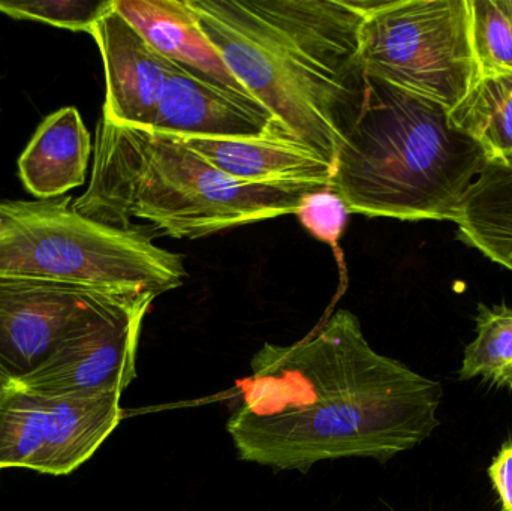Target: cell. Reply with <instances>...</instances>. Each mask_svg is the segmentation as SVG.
<instances>
[{
	"label": "cell",
	"instance_id": "obj_1",
	"mask_svg": "<svg viewBox=\"0 0 512 511\" xmlns=\"http://www.w3.org/2000/svg\"><path fill=\"white\" fill-rule=\"evenodd\" d=\"M227 423L240 459L307 473L319 462H387L439 426L441 383L373 350L339 309L300 341L264 344Z\"/></svg>",
	"mask_w": 512,
	"mask_h": 511
},
{
	"label": "cell",
	"instance_id": "obj_2",
	"mask_svg": "<svg viewBox=\"0 0 512 511\" xmlns=\"http://www.w3.org/2000/svg\"><path fill=\"white\" fill-rule=\"evenodd\" d=\"M225 66L277 125L331 165L360 114L366 0H188Z\"/></svg>",
	"mask_w": 512,
	"mask_h": 511
},
{
	"label": "cell",
	"instance_id": "obj_3",
	"mask_svg": "<svg viewBox=\"0 0 512 511\" xmlns=\"http://www.w3.org/2000/svg\"><path fill=\"white\" fill-rule=\"evenodd\" d=\"M324 188L246 185L225 176L176 135L102 116L89 186L72 209L150 240H195L295 215L307 194Z\"/></svg>",
	"mask_w": 512,
	"mask_h": 511
},
{
	"label": "cell",
	"instance_id": "obj_4",
	"mask_svg": "<svg viewBox=\"0 0 512 511\" xmlns=\"http://www.w3.org/2000/svg\"><path fill=\"white\" fill-rule=\"evenodd\" d=\"M489 159L447 108L367 77L360 114L337 149L331 189L351 215L454 222Z\"/></svg>",
	"mask_w": 512,
	"mask_h": 511
},
{
	"label": "cell",
	"instance_id": "obj_5",
	"mask_svg": "<svg viewBox=\"0 0 512 511\" xmlns=\"http://www.w3.org/2000/svg\"><path fill=\"white\" fill-rule=\"evenodd\" d=\"M72 201H0V276L155 299L182 287L183 255L86 218Z\"/></svg>",
	"mask_w": 512,
	"mask_h": 511
},
{
	"label": "cell",
	"instance_id": "obj_6",
	"mask_svg": "<svg viewBox=\"0 0 512 511\" xmlns=\"http://www.w3.org/2000/svg\"><path fill=\"white\" fill-rule=\"evenodd\" d=\"M360 57L366 77L453 111L480 81L469 0H366Z\"/></svg>",
	"mask_w": 512,
	"mask_h": 511
},
{
	"label": "cell",
	"instance_id": "obj_7",
	"mask_svg": "<svg viewBox=\"0 0 512 511\" xmlns=\"http://www.w3.org/2000/svg\"><path fill=\"white\" fill-rule=\"evenodd\" d=\"M120 396L44 395L12 383L0 395V470L68 476L116 431Z\"/></svg>",
	"mask_w": 512,
	"mask_h": 511
},
{
	"label": "cell",
	"instance_id": "obj_8",
	"mask_svg": "<svg viewBox=\"0 0 512 511\" xmlns=\"http://www.w3.org/2000/svg\"><path fill=\"white\" fill-rule=\"evenodd\" d=\"M153 300L114 294L15 386L44 395H122L137 377L141 327Z\"/></svg>",
	"mask_w": 512,
	"mask_h": 511
},
{
	"label": "cell",
	"instance_id": "obj_9",
	"mask_svg": "<svg viewBox=\"0 0 512 511\" xmlns=\"http://www.w3.org/2000/svg\"><path fill=\"white\" fill-rule=\"evenodd\" d=\"M114 294L0 276V375L29 377Z\"/></svg>",
	"mask_w": 512,
	"mask_h": 511
},
{
	"label": "cell",
	"instance_id": "obj_10",
	"mask_svg": "<svg viewBox=\"0 0 512 511\" xmlns=\"http://www.w3.org/2000/svg\"><path fill=\"white\" fill-rule=\"evenodd\" d=\"M92 36L104 63L102 116L122 125L153 128L173 62L156 51L114 5L96 23Z\"/></svg>",
	"mask_w": 512,
	"mask_h": 511
},
{
	"label": "cell",
	"instance_id": "obj_11",
	"mask_svg": "<svg viewBox=\"0 0 512 511\" xmlns=\"http://www.w3.org/2000/svg\"><path fill=\"white\" fill-rule=\"evenodd\" d=\"M153 129L164 134L212 138L261 137L271 131L285 132L273 114L251 96L174 62Z\"/></svg>",
	"mask_w": 512,
	"mask_h": 511
},
{
	"label": "cell",
	"instance_id": "obj_12",
	"mask_svg": "<svg viewBox=\"0 0 512 511\" xmlns=\"http://www.w3.org/2000/svg\"><path fill=\"white\" fill-rule=\"evenodd\" d=\"M176 137L225 176L246 185L331 188L333 165L282 131L245 138Z\"/></svg>",
	"mask_w": 512,
	"mask_h": 511
},
{
	"label": "cell",
	"instance_id": "obj_13",
	"mask_svg": "<svg viewBox=\"0 0 512 511\" xmlns=\"http://www.w3.org/2000/svg\"><path fill=\"white\" fill-rule=\"evenodd\" d=\"M92 138L80 111L63 107L42 120L18 158V177L38 200L65 197L86 182Z\"/></svg>",
	"mask_w": 512,
	"mask_h": 511
},
{
	"label": "cell",
	"instance_id": "obj_14",
	"mask_svg": "<svg viewBox=\"0 0 512 511\" xmlns=\"http://www.w3.org/2000/svg\"><path fill=\"white\" fill-rule=\"evenodd\" d=\"M114 9L171 62L248 95L201 29L188 0H114Z\"/></svg>",
	"mask_w": 512,
	"mask_h": 511
},
{
	"label": "cell",
	"instance_id": "obj_15",
	"mask_svg": "<svg viewBox=\"0 0 512 511\" xmlns=\"http://www.w3.org/2000/svg\"><path fill=\"white\" fill-rule=\"evenodd\" d=\"M454 224L466 245L512 272V162L489 159Z\"/></svg>",
	"mask_w": 512,
	"mask_h": 511
},
{
	"label": "cell",
	"instance_id": "obj_16",
	"mask_svg": "<svg viewBox=\"0 0 512 511\" xmlns=\"http://www.w3.org/2000/svg\"><path fill=\"white\" fill-rule=\"evenodd\" d=\"M450 116L483 146L490 159L511 161L512 74L480 78Z\"/></svg>",
	"mask_w": 512,
	"mask_h": 511
},
{
	"label": "cell",
	"instance_id": "obj_17",
	"mask_svg": "<svg viewBox=\"0 0 512 511\" xmlns=\"http://www.w3.org/2000/svg\"><path fill=\"white\" fill-rule=\"evenodd\" d=\"M475 339L465 348L459 378L481 380L512 390V308L507 305L478 308Z\"/></svg>",
	"mask_w": 512,
	"mask_h": 511
},
{
	"label": "cell",
	"instance_id": "obj_18",
	"mask_svg": "<svg viewBox=\"0 0 512 511\" xmlns=\"http://www.w3.org/2000/svg\"><path fill=\"white\" fill-rule=\"evenodd\" d=\"M471 39L480 78L512 74V17L504 0H469Z\"/></svg>",
	"mask_w": 512,
	"mask_h": 511
},
{
	"label": "cell",
	"instance_id": "obj_19",
	"mask_svg": "<svg viewBox=\"0 0 512 511\" xmlns=\"http://www.w3.org/2000/svg\"><path fill=\"white\" fill-rule=\"evenodd\" d=\"M114 0H0V14L92 35Z\"/></svg>",
	"mask_w": 512,
	"mask_h": 511
},
{
	"label": "cell",
	"instance_id": "obj_20",
	"mask_svg": "<svg viewBox=\"0 0 512 511\" xmlns=\"http://www.w3.org/2000/svg\"><path fill=\"white\" fill-rule=\"evenodd\" d=\"M351 213L342 198L331 188L310 192L301 200L295 216L300 224L319 242L339 248Z\"/></svg>",
	"mask_w": 512,
	"mask_h": 511
},
{
	"label": "cell",
	"instance_id": "obj_21",
	"mask_svg": "<svg viewBox=\"0 0 512 511\" xmlns=\"http://www.w3.org/2000/svg\"><path fill=\"white\" fill-rule=\"evenodd\" d=\"M489 477L502 504V511H512V440L502 446L489 467Z\"/></svg>",
	"mask_w": 512,
	"mask_h": 511
},
{
	"label": "cell",
	"instance_id": "obj_22",
	"mask_svg": "<svg viewBox=\"0 0 512 511\" xmlns=\"http://www.w3.org/2000/svg\"><path fill=\"white\" fill-rule=\"evenodd\" d=\"M12 381H9L8 378L3 377V375H0V395H2L3 390L6 389V387L11 386Z\"/></svg>",
	"mask_w": 512,
	"mask_h": 511
},
{
	"label": "cell",
	"instance_id": "obj_23",
	"mask_svg": "<svg viewBox=\"0 0 512 511\" xmlns=\"http://www.w3.org/2000/svg\"><path fill=\"white\" fill-rule=\"evenodd\" d=\"M505 8L508 9V12H510L512 17V0H504Z\"/></svg>",
	"mask_w": 512,
	"mask_h": 511
},
{
	"label": "cell",
	"instance_id": "obj_24",
	"mask_svg": "<svg viewBox=\"0 0 512 511\" xmlns=\"http://www.w3.org/2000/svg\"><path fill=\"white\" fill-rule=\"evenodd\" d=\"M508 162H512V159H511V161H508Z\"/></svg>",
	"mask_w": 512,
	"mask_h": 511
}]
</instances>
